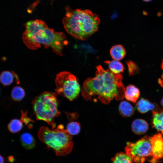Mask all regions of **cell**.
Returning a JSON list of instances; mask_svg holds the SVG:
<instances>
[{
	"label": "cell",
	"instance_id": "cell-10",
	"mask_svg": "<svg viewBox=\"0 0 163 163\" xmlns=\"http://www.w3.org/2000/svg\"><path fill=\"white\" fill-rule=\"evenodd\" d=\"M132 129L136 134L142 135L145 133L149 128V125L145 120L138 119L134 120L132 124Z\"/></svg>",
	"mask_w": 163,
	"mask_h": 163
},
{
	"label": "cell",
	"instance_id": "cell-5",
	"mask_svg": "<svg viewBox=\"0 0 163 163\" xmlns=\"http://www.w3.org/2000/svg\"><path fill=\"white\" fill-rule=\"evenodd\" d=\"M57 96L55 93L44 92L35 97L32 102L33 113L37 119L46 122L52 129L56 126L54 118L60 114Z\"/></svg>",
	"mask_w": 163,
	"mask_h": 163
},
{
	"label": "cell",
	"instance_id": "cell-27",
	"mask_svg": "<svg viewBox=\"0 0 163 163\" xmlns=\"http://www.w3.org/2000/svg\"><path fill=\"white\" fill-rule=\"evenodd\" d=\"M143 0L146 2H149L151 1L152 0Z\"/></svg>",
	"mask_w": 163,
	"mask_h": 163
},
{
	"label": "cell",
	"instance_id": "cell-12",
	"mask_svg": "<svg viewBox=\"0 0 163 163\" xmlns=\"http://www.w3.org/2000/svg\"><path fill=\"white\" fill-rule=\"evenodd\" d=\"M140 95L139 89L132 85L128 86L125 90V97L126 100L136 103Z\"/></svg>",
	"mask_w": 163,
	"mask_h": 163
},
{
	"label": "cell",
	"instance_id": "cell-26",
	"mask_svg": "<svg viewBox=\"0 0 163 163\" xmlns=\"http://www.w3.org/2000/svg\"><path fill=\"white\" fill-rule=\"evenodd\" d=\"M161 66L162 69H163V59L162 62Z\"/></svg>",
	"mask_w": 163,
	"mask_h": 163
},
{
	"label": "cell",
	"instance_id": "cell-13",
	"mask_svg": "<svg viewBox=\"0 0 163 163\" xmlns=\"http://www.w3.org/2000/svg\"><path fill=\"white\" fill-rule=\"evenodd\" d=\"M110 53L113 59L119 61L125 57L126 54V51L123 46L121 45H117L113 46L111 48Z\"/></svg>",
	"mask_w": 163,
	"mask_h": 163
},
{
	"label": "cell",
	"instance_id": "cell-22",
	"mask_svg": "<svg viewBox=\"0 0 163 163\" xmlns=\"http://www.w3.org/2000/svg\"><path fill=\"white\" fill-rule=\"evenodd\" d=\"M21 111L22 115L20 120L23 123H24L26 125H27L30 122L33 121L30 118H29L27 117V111L24 112L22 110H21Z\"/></svg>",
	"mask_w": 163,
	"mask_h": 163
},
{
	"label": "cell",
	"instance_id": "cell-7",
	"mask_svg": "<svg viewBox=\"0 0 163 163\" xmlns=\"http://www.w3.org/2000/svg\"><path fill=\"white\" fill-rule=\"evenodd\" d=\"M151 137L145 136L135 143L128 142L125 148L126 154L137 163H143L152 158V145Z\"/></svg>",
	"mask_w": 163,
	"mask_h": 163
},
{
	"label": "cell",
	"instance_id": "cell-24",
	"mask_svg": "<svg viewBox=\"0 0 163 163\" xmlns=\"http://www.w3.org/2000/svg\"><path fill=\"white\" fill-rule=\"evenodd\" d=\"M0 163H4V159L0 155Z\"/></svg>",
	"mask_w": 163,
	"mask_h": 163
},
{
	"label": "cell",
	"instance_id": "cell-2",
	"mask_svg": "<svg viewBox=\"0 0 163 163\" xmlns=\"http://www.w3.org/2000/svg\"><path fill=\"white\" fill-rule=\"evenodd\" d=\"M25 26V30L22 38L28 48L36 50L43 45L45 47H51L57 54L63 55V48L68 43L63 33L55 31L40 20L28 21Z\"/></svg>",
	"mask_w": 163,
	"mask_h": 163
},
{
	"label": "cell",
	"instance_id": "cell-20",
	"mask_svg": "<svg viewBox=\"0 0 163 163\" xmlns=\"http://www.w3.org/2000/svg\"><path fill=\"white\" fill-rule=\"evenodd\" d=\"M11 96L13 100L19 101L23 99L25 96L24 90L19 86L14 87L11 92Z\"/></svg>",
	"mask_w": 163,
	"mask_h": 163
},
{
	"label": "cell",
	"instance_id": "cell-8",
	"mask_svg": "<svg viewBox=\"0 0 163 163\" xmlns=\"http://www.w3.org/2000/svg\"><path fill=\"white\" fill-rule=\"evenodd\" d=\"M152 144V158L150 162L157 163L163 158V138L159 133L151 137Z\"/></svg>",
	"mask_w": 163,
	"mask_h": 163
},
{
	"label": "cell",
	"instance_id": "cell-9",
	"mask_svg": "<svg viewBox=\"0 0 163 163\" xmlns=\"http://www.w3.org/2000/svg\"><path fill=\"white\" fill-rule=\"evenodd\" d=\"M136 106L138 111L142 113H146L149 110L157 111L160 109L156 103H152L144 98L140 99L137 103Z\"/></svg>",
	"mask_w": 163,
	"mask_h": 163
},
{
	"label": "cell",
	"instance_id": "cell-6",
	"mask_svg": "<svg viewBox=\"0 0 163 163\" xmlns=\"http://www.w3.org/2000/svg\"><path fill=\"white\" fill-rule=\"evenodd\" d=\"M57 94L72 101L79 95L80 88L77 78L68 71L58 74L55 80Z\"/></svg>",
	"mask_w": 163,
	"mask_h": 163
},
{
	"label": "cell",
	"instance_id": "cell-19",
	"mask_svg": "<svg viewBox=\"0 0 163 163\" xmlns=\"http://www.w3.org/2000/svg\"><path fill=\"white\" fill-rule=\"evenodd\" d=\"M23 123L20 120L13 119L8 124L7 127L11 133H16L21 130L23 127Z\"/></svg>",
	"mask_w": 163,
	"mask_h": 163
},
{
	"label": "cell",
	"instance_id": "cell-14",
	"mask_svg": "<svg viewBox=\"0 0 163 163\" xmlns=\"http://www.w3.org/2000/svg\"><path fill=\"white\" fill-rule=\"evenodd\" d=\"M119 109L120 114L124 117H131L134 112L133 107L129 103L125 101L120 102Z\"/></svg>",
	"mask_w": 163,
	"mask_h": 163
},
{
	"label": "cell",
	"instance_id": "cell-23",
	"mask_svg": "<svg viewBox=\"0 0 163 163\" xmlns=\"http://www.w3.org/2000/svg\"><path fill=\"white\" fill-rule=\"evenodd\" d=\"M158 82L160 85L163 88V74L161 75V78L159 79Z\"/></svg>",
	"mask_w": 163,
	"mask_h": 163
},
{
	"label": "cell",
	"instance_id": "cell-16",
	"mask_svg": "<svg viewBox=\"0 0 163 163\" xmlns=\"http://www.w3.org/2000/svg\"><path fill=\"white\" fill-rule=\"evenodd\" d=\"M105 62L108 65L109 69L115 74H120L123 72L124 66L123 64L119 61L115 60L106 61H105Z\"/></svg>",
	"mask_w": 163,
	"mask_h": 163
},
{
	"label": "cell",
	"instance_id": "cell-15",
	"mask_svg": "<svg viewBox=\"0 0 163 163\" xmlns=\"http://www.w3.org/2000/svg\"><path fill=\"white\" fill-rule=\"evenodd\" d=\"M20 139L22 145L26 149H31L35 146L34 139L32 135L29 133H23L21 135Z\"/></svg>",
	"mask_w": 163,
	"mask_h": 163
},
{
	"label": "cell",
	"instance_id": "cell-11",
	"mask_svg": "<svg viewBox=\"0 0 163 163\" xmlns=\"http://www.w3.org/2000/svg\"><path fill=\"white\" fill-rule=\"evenodd\" d=\"M153 127L158 132L163 134V110L159 109L158 110L152 111Z\"/></svg>",
	"mask_w": 163,
	"mask_h": 163
},
{
	"label": "cell",
	"instance_id": "cell-21",
	"mask_svg": "<svg viewBox=\"0 0 163 163\" xmlns=\"http://www.w3.org/2000/svg\"><path fill=\"white\" fill-rule=\"evenodd\" d=\"M66 129L68 133L71 136L76 135L80 131V125L77 122H71L67 125Z\"/></svg>",
	"mask_w": 163,
	"mask_h": 163
},
{
	"label": "cell",
	"instance_id": "cell-17",
	"mask_svg": "<svg viewBox=\"0 0 163 163\" xmlns=\"http://www.w3.org/2000/svg\"><path fill=\"white\" fill-rule=\"evenodd\" d=\"M14 75L13 71H3L0 75V82L5 86L11 85L13 82Z\"/></svg>",
	"mask_w": 163,
	"mask_h": 163
},
{
	"label": "cell",
	"instance_id": "cell-1",
	"mask_svg": "<svg viewBox=\"0 0 163 163\" xmlns=\"http://www.w3.org/2000/svg\"><path fill=\"white\" fill-rule=\"evenodd\" d=\"M96 69L95 77L88 78L83 84L81 93L84 98L88 101L97 97L106 104L114 98L117 100H123L126 89L121 74H115L109 69L105 70L100 65Z\"/></svg>",
	"mask_w": 163,
	"mask_h": 163
},
{
	"label": "cell",
	"instance_id": "cell-25",
	"mask_svg": "<svg viewBox=\"0 0 163 163\" xmlns=\"http://www.w3.org/2000/svg\"><path fill=\"white\" fill-rule=\"evenodd\" d=\"M160 103L161 105L163 107V98L161 100Z\"/></svg>",
	"mask_w": 163,
	"mask_h": 163
},
{
	"label": "cell",
	"instance_id": "cell-4",
	"mask_svg": "<svg viewBox=\"0 0 163 163\" xmlns=\"http://www.w3.org/2000/svg\"><path fill=\"white\" fill-rule=\"evenodd\" d=\"M38 137L48 147L53 149L57 156L67 155L73 149L72 136L66 129H64L62 124L59 125L56 129H52L46 126L41 127Z\"/></svg>",
	"mask_w": 163,
	"mask_h": 163
},
{
	"label": "cell",
	"instance_id": "cell-3",
	"mask_svg": "<svg viewBox=\"0 0 163 163\" xmlns=\"http://www.w3.org/2000/svg\"><path fill=\"white\" fill-rule=\"evenodd\" d=\"M66 14L62 22L67 33L74 37L85 40L98 30L100 20L98 16L88 10H72L66 7Z\"/></svg>",
	"mask_w": 163,
	"mask_h": 163
},
{
	"label": "cell",
	"instance_id": "cell-18",
	"mask_svg": "<svg viewBox=\"0 0 163 163\" xmlns=\"http://www.w3.org/2000/svg\"><path fill=\"white\" fill-rule=\"evenodd\" d=\"M111 161L112 163H135L129 156L122 152L117 153Z\"/></svg>",
	"mask_w": 163,
	"mask_h": 163
}]
</instances>
